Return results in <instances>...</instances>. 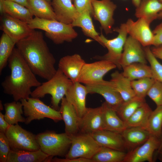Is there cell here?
Returning <instances> with one entry per match:
<instances>
[{"label": "cell", "instance_id": "42", "mask_svg": "<svg viewBox=\"0 0 162 162\" xmlns=\"http://www.w3.org/2000/svg\"><path fill=\"white\" fill-rule=\"evenodd\" d=\"M74 5L79 13L88 10L92 13V0H73Z\"/></svg>", "mask_w": 162, "mask_h": 162}, {"label": "cell", "instance_id": "23", "mask_svg": "<svg viewBox=\"0 0 162 162\" xmlns=\"http://www.w3.org/2000/svg\"><path fill=\"white\" fill-rule=\"evenodd\" d=\"M52 158L40 149L35 151L11 149L7 162H48Z\"/></svg>", "mask_w": 162, "mask_h": 162}, {"label": "cell", "instance_id": "20", "mask_svg": "<svg viewBox=\"0 0 162 162\" xmlns=\"http://www.w3.org/2000/svg\"><path fill=\"white\" fill-rule=\"evenodd\" d=\"M85 63L80 55L75 54L62 58L58 62V68L74 83L78 82L80 72Z\"/></svg>", "mask_w": 162, "mask_h": 162}, {"label": "cell", "instance_id": "36", "mask_svg": "<svg viewBox=\"0 0 162 162\" xmlns=\"http://www.w3.org/2000/svg\"><path fill=\"white\" fill-rule=\"evenodd\" d=\"M16 43L3 32L0 39V74L8 63V58Z\"/></svg>", "mask_w": 162, "mask_h": 162}, {"label": "cell", "instance_id": "49", "mask_svg": "<svg viewBox=\"0 0 162 162\" xmlns=\"http://www.w3.org/2000/svg\"><path fill=\"white\" fill-rule=\"evenodd\" d=\"M132 4L136 8L139 5L141 0H132Z\"/></svg>", "mask_w": 162, "mask_h": 162}, {"label": "cell", "instance_id": "2", "mask_svg": "<svg viewBox=\"0 0 162 162\" xmlns=\"http://www.w3.org/2000/svg\"><path fill=\"white\" fill-rule=\"evenodd\" d=\"M10 70L1 85L4 93L11 95L14 101L28 99L31 88L41 83L38 81L17 49L14 48L8 61Z\"/></svg>", "mask_w": 162, "mask_h": 162}, {"label": "cell", "instance_id": "54", "mask_svg": "<svg viewBox=\"0 0 162 162\" xmlns=\"http://www.w3.org/2000/svg\"><path fill=\"white\" fill-rule=\"evenodd\" d=\"M159 0L161 2H162V0Z\"/></svg>", "mask_w": 162, "mask_h": 162}, {"label": "cell", "instance_id": "16", "mask_svg": "<svg viewBox=\"0 0 162 162\" xmlns=\"http://www.w3.org/2000/svg\"><path fill=\"white\" fill-rule=\"evenodd\" d=\"M130 36L138 41L144 47L153 45L154 35L150 28V24L142 18L134 21L129 19L125 23Z\"/></svg>", "mask_w": 162, "mask_h": 162}, {"label": "cell", "instance_id": "12", "mask_svg": "<svg viewBox=\"0 0 162 162\" xmlns=\"http://www.w3.org/2000/svg\"><path fill=\"white\" fill-rule=\"evenodd\" d=\"M92 14L100 22L102 29L106 34L112 32L114 23L113 17L116 5L111 0H92Z\"/></svg>", "mask_w": 162, "mask_h": 162}, {"label": "cell", "instance_id": "22", "mask_svg": "<svg viewBox=\"0 0 162 162\" xmlns=\"http://www.w3.org/2000/svg\"><path fill=\"white\" fill-rule=\"evenodd\" d=\"M51 5L57 20L66 24H72L78 16L72 0H52Z\"/></svg>", "mask_w": 162, "mask_h": 162}, {"label": "cell", "instance_id": "46", "mask_svg": "<svg viewBox=\"0 0 162 162\" xmlns=\"http://www.w3.org/2000/svg\"><path fill=\"white\" fill-rule=\"evenodd\" d=\"M151 51L156 58L162 60V45L151 48Z\"/></svg>", "mask_w": 162, "mask_h": 162}, {"label": "cell", "instance_id": "52", "mask_svg": "<svg viewBox=\"0 0 162 162\" xmlns=\"http://www.w3.org/2000/svg\"><path fill=\"white\" fill-rule=\"evenodd\" d=\"M0 110L2 111L3 110V106L2 104V101L1 100H0Z\"/></svg>", "mask_w": 162, "mask_h": 162}, {"label": "cell", "instance_id": "34", "mask_svg": "<svg viewBox=\"0 0 162 162\" xmlns=\"http://www.w3.org/2000/svg\"><path fill=\"white\" fill-rule=\"evenodd\" d=\"M127 152L101 147L92 158L93 162H123Z\"/></svg>", "mask_w": 162, "mask_h": 162}, {"label": "cell", "instance_id": "50", "mask_svg": "<svg viewBox=\"0 0 162 162\" xmlns=\"http://www.w3.org/2000/svg\"><path fill=\"white\" fill-rule=\"evenodd\" d=\"M160 153V159L162 161V147L159 150Z\"/></svg>", "mask_w": 162, "mask_h": 162}, {"label": "cell", "instance_id": "47", "mask_svg": "<svg viewBox=\"0 0 162 162\" xmlns=\"http://www.w3.org/2000/svg\"><path fill=\"white\" fill-rule=\"evenodd\" d=\"M18 3L28 8L29 7V0H6Z\"/></svg>", "mask_w": 162, "mask_h": 162}, {"label": "cell", "instance_id": "15", "mask_svg": "<svg viewBox=\"0 0 162 162\" xmlns=\"http://www.w3.org/2000/svg\"><path fill=\"white\" fill-rule=\"evenodd\" d=\"M142 46L138 41L130 36L127 37L119 61L122 68L134 63L147 64V60Z\"/></svg>", "mask_w": 162, "mask_h": 162}, {"label": "cell", "instance_id": "25", "mask_svg": "<svg viewBox=\"0 0 162 162\" xmlns=\"http://www.w3.org/2000/svg\"><path fill=\"white\" fill-rule=\"evenodd\" d=\"M162 11V2L159 0H141L135 10V16L142 18L150 23L157 19L158 14Z\"/></svg>", "mask_w": 162, "mask_h": 162}, {"label": "cell", "instance_id": "38", "mask_svg": "<svg viewBox=\"0 0 162 162\" xmlns=\"http://www.w3.org/2000/svg\"><path fill=\"white\" fill-rule=\"evenodd\" d=\"M155 80L152 78L145 77L131 81V86L136 96L145 98Z\"/></svg>", "mask_w": 162, "mask_h": 162}, {"label": "cell", "instance_id": "31", "mask_svg": "<svg viewBox=\"0 0 162 162\" xmlns=\"http://www.w3.org/2000/svg\"><path fill=\"white\" fill-rule=\"evenodd\" d=\"M123 75L131 81L145 77L153 78L150 66L141 63H134L123 68Z\"/></svg>", "mask_w": 162, "mask_h": 162}, {"label": "cell", "instance_id": "48", "mask_svg": "<svg viewBox=\"0 0 162 162\" xmlns=\"http://www.w3.org/2000/svg\"><path fill=\"white\" fill-rule=\"evenodd\" d=\"M5 0H0V12L1 15L4 14V8Z\"/></svg>", "mask_w": 162, "mask_h": 162}, {"label": "cell", "instance_id": "17", "mask_svg": "<svg viewBox=\"0 0 162 162\" xmlns=\"http://www.w3.org/2000/svg\"><path fill=\"white\" fill-rule=\"evenodd\" d=\"M79 128L80 132L89 134L104 130L102 106L94 108L87 107L80 119Z\"/></svg>", "mask_w": 162, "mask_h": 162}, {"label": "cell", "instance_id": "3", "mask_svg": "<svg viewBox=\"0 0 162 162\" xmlns=\"http://www.w3.org/2000/svg\"><path fill=\"white\" fill-rule=\"evenodd\" d=\"M73 83L58 68L53 76L36 87L32 92L31 96L33 98H40L44 97L47 94H50L51 96V103L52 108L59 110V104Z\"/></svg>", "mask_w": 162, "mask_h": 162}, {"label": "cell", "instance_id": "35", "mask_svg": "<svg viewBox=\"0 0 162 162\" xmlns=\"http://www.w3.org/2000/svg\"><path fill=\"white\" fill-rule=\"evenodd\" d=\"M145 102V98L136 96L128 101H124L116 112L120 118L125 122Z\"/></svg>", "mask_w": 162, "mask_h": 162}, {"label": "cell", "instance_id": "14", "mask_svg": "<svg viewBox=\"0 0 162 162\" xmlns=\"http://www.w3.org/2000/svg\"><path fill=\"white\" fill-rule=\"evenodd\" d=\"M85 86L88 94L97 93L101 95L105 99V102L116 111L124 102L110 80L103 79Z\"/></svg>", "mask_w": 162, "mask_h": 162}, {"label": "cell", "instance_id": "32", "mask_svg": "<svg viewBox=\"0 0 162 162\" xmlns=\"http://www.w3.org/2000/svg\"><path fill=\"white\" fill-rule=\"evenodd\" d=\"M4 14L28 23L33 18V15L29 9L18 3L5 0Z\"/></svg>", "mask_w": 162, "mask_h": 162}, {"label": "cell", "instance_id": "37", "mask_svg": "<svg viewBox=\"0 0 162 162\" xmlns=\"http://www.w3.org/2000/svg\"><path fill=\"white\" fill-rule=\"evenodd\" d=\"M146 129L151 135L162 138V106L152 111Z\"/></svg>", "mask_w": 162, "mask_h": 162}, {"label": "cell", "instance_id": "6", "mask_svg": "<svg viewBox=\"0 0 162 162\" xmlns=\"http://www.w3.org/2000/svg\"><path fill=\"white\" fill-rule=\"evenodd\" d=\"M20 100L23 106L24 114L26 117L25 123L26 124L34 120H40L45 118L56 122L62 120L59 110L47 105L39 98L32 97Z\"/></svg>", "mask_w": 162, "mask_h": 162}, {"label": "cell", "instance_id": "43", "mask_svg": "<svg viewBox=\"0 0 162 162\" xmlns=\"http://www.w3.org/2000/svg\"><path fill=\"white\" fill-rule=\"evenodd\" d=\"M154 35L153 45L158 46L162 45V22L152 32Z\"/></svg>", "mask_w": 162, "mask_h": 162}, {"label": "cell", "instance_id": "27", "mask_svg": "<svg viewBox=\"0 0 162 162\" xmlns=\"http://www.w3.org/2000/svg\"><path fill=\"white\" fill-rule=\"evenodd\" d=\"M110 81L124 101H128L136 96L132 89L131 81L124 76L122 73L116 71L111 75Z\"/></svg>", "mask_w": 162, "mask_h": 162}, {"label": "cell", "instance_id": "44", "mask_svg": "<svg viewBox=\"0 0 162 162\" xmlns=\"http://www.w3.org/2000/svg\"><path fill=\"white\" fill-rule=\"evenodd\" d=\"M51 162H93L91 159L82 158H78L72 159L59 158H52Z\"/></svg>", "mask_w": 162, "mask_h": 162}, {"label": "cell", "instance_id": "11", "mask_svg": "<svg viewBox=\"0 0 162 162\" xmlns=\"http://www.w3.org/2000/svg\"><path fill=\"white\" fill-rule=\"evenodd\" d=\"M162 147V138L151 135L144 143L127 152L123 162L153 161V155Z\"/></svg>", "mask_w": 162, "mask_h": 162}, {"label": "cell", "instance_id": "39", "mask_svg": "<svg viewBox=\"0 0 162 162\" xmlns=\"http://www.w3.org/2000/svg\"><path fill=\"white\" fill-rule=\"evenodd\" d=\"M147 61L150 64L153 78L162 83V64L152 53L149 46L144 48Z\"/></svg>", "mask_w": 162, "mask_h": 162}, {"label": "cell", "instance_id": "18", "mask_svg": "<svg viewBox=\"0 0 162 162\" xmlns=\"http://www.w3.org/2000/svg\"><path fill=\"white\" fill-rule=\"evenodd\" d=\"M88 94L87 88L81 83H73L68 89L65 97L74 108L79 118L80 119L86 112V100Z\"/></svg>", "mask_w": 162, "mask_h": 162}, {"label": "cell", "instance_id": "51", "mask_svg": "<svg viewBox=\"0 0 162 162\" xmlns=\"http://www.w3.org/2000/svg\"><path fill=\"white\" fill-rule=\"evenodd\" d=\"M157 19H162V11L160 12L158 15Z\"/></svg>", "mask_w": 162, "mask_h": 162}, {"label": "cell", "instance_id": "1", "mask_svg": "<svg viewBox=\"0 0 162 162\" xmlns=\"http://www.w3.org/2000/svg\"><path fill=\"white\" fill-rule=\"evenodd\" d=\"M17 49L35 75L48 80L56 73L55 59L41 31H34L16 44Z\"/></svg>", "mask_w": 162, "mask_h": 162}, {"label": "cell", "instance_id": "30", "mask_svg": "<svg viewBox=\"0 0 162 162\" xmlns=\"http://www.w3.org/2000/svg\"><path fill=\"white\" fill-rule=\"evenodd\" d=\"M152 112L151 108L145 102L125 122L127 128L139 127L146 129Z\"/></svg>", "mask_w": 162, "mask_h": 162}, {"label": "cell", "instance_id": "41", "mask_svg": "<svg viewBox=\"0 0 162 162\" xmlns=\"http://www.w3.org/2000/svg\"><path fill=\"white\" fill-rule=\"evenodd\" d=\"M10 150V143L5 134L0 132V162H7Z\"/></svg>", "mask_w": 162, "mask_h": 162}, {"label": "cell", "instance_id": "26", "mask_svg": "<svg viewBox=\"0 0 162 162\" xmlns=\"http://www.w3.org/2000/svg\"><path fill=\"white\" fill-rule=\"evenodd\" d=\"M103 108L104 130L121 133L127 127L125 122L117 114L116 110L106 102Z\"/></svg>", "mask_w": 162, "mask_h": 162}, {"label": "cell", "instance_id": "33", "mask_svg": "<svg viewBox=\"0 0 162 162\" xmlns=\"http://www.w3.org/2000/svg\"><path fill=\"white\" fill-rule=\"evenodd\" d=\"M4 106L5 110L4 118L10 125L17 124L19 122L25 123L26 118L22 115L23 110L21 102L14 101L7 103Z\"/></svg>", "mask_w": 162, "mask_h": 162}, {"label": "cell", "instance_id": "13", "mask_svg": "<svg viewBox=\"0 0 162 162\" xmlns=\"http://www.w3.org/2000/svg\"><path fill=\"white\" fill-rule=\"evenodd\" d=\"M0 28L16 44L29 35L34 30L26 22L6 14L1 15Z\"/></svg>", "mask_w": 162, "mask_h": 162}, {"label": "cell", "instance_id": "8", "mask_svg": "<svg viewBox=\"0 0 162 162\" xmlns=\"http://www.w3.org/2000/svg\"><path fill=\"white\" fill-rule=\"evenodd\" d=\"M113 31L118 33L117 36L114 39H107L102 33L100 35V44L107 48L108 52L102 56L98 57L100 60H106L112 62L120 69L122 68L119 61L128 34L125 23L121 24L119 27L113 28Z\"/></svg>", "mask_w": 162, "mask_h": 162}, {"label": "cell", "instance_id": "9", "mask_svg": "<svg viewBox=\"0 0 162 162\" xmlns=\"http://www.w3.org/2000/svg\"><path fill=\"white\" fill-rule=\"evenodd\" d=\"M5 134L11 149L35 151L40 149L36 135L24 129L18 124L10 125Z\"/></svg>", "mask_w": 162, "mask_h": 162}, {"label": "cell", "instance_id": "28", "mask_svg": "<svg viewBox=\"0 0 162 162\" xmlns=\"http://www.w3.org/2000/svg\"><path fill=\"white\" fill-rule=\"evenodd\" d=\"M91 12L86 10L79 14L71 24L74 27H80L84 34L96 41L100 44V35L94 28L91 17Z\"/></svg>", "mask_w": 162, "mask_h": 162}, {"label": "cell", "instance_id": "5", "mask_svg": "<svg viewBox=\"0 0 162 162\" xmlns=\"http://www.w3.org/2000/svg\"><path fill=\"white\" fill-rule=\"evenodd\" d=\"M36 138L41 150L52 157L65 156L71 145L70 136L65 132L46 131L36 135Z\"/></svg>", "mask_w": 162, "mask_h": 162}, {"label": "cell", "instance_id": "7", "mask_svg": "<svg viewBox=\"0 0 162 162\" xmlns=\"http://www.w3.org/2000/svg\"><path fill=\"white\" fill-rule=\"evenodd\" d=\"M70 136L71 145L65 156L66 158L92 159L101 147L89 134L79 132Z\"/></svg>", "mask_w": 162, "mask_h": 162}, {"label": "cell", "instance_id": "4", "mask_svg": "<svg viewBox=\"0 0 162 162\" xmlns=\"http://www.w3.org/2000/svg\"><path fill=\"white\" fill-rule=\"evenodd\" d=\"M28 23L32 29L45 31L46 36L56 44L70 42L78 35L71 24H65L56 20L35 17Z\"/></svg>", "mask_w": 162, "mask_h": 162}, {"label": "cell", "instance_id": "40", "mask_svg": "<svg viewBox=\"0 0 162 162\" xmlns=\"http://www.w3.org/2000/svg\"><path fill=\"white\" fill-rule=\"evenodd\" d=\"M148 95L157 106H162V83L155 80L148 92Z\"/></svg>", "mask_w": 162, "mask_h": 162}, {"label": "cell", "instance_id": "45", "mask_svg": "<svg viewBox=\"0 0 162 162\" xmlns=\"http://www.w3.org/2000/svg\"><path fill=\"white\" fill-rule=\"evenodd\" d=\"M10 125L4 119V115L0 112V132L5 134Z\"/></svg>", "mask_w": 162, "mask_h": 162}, {"label": "cell", "instance_id": "24", "mask_svg": "<svg viewBox=\"0 0 162 162\" xmlns=\"http://www.w3.org/2000/svg\"><path fill=\"white\" fill-rule=\"evenodd\" d=\"M121 134L127 149V152L144 143L151 135L146 129L139 127L127 128Z\"/></svg>", "mask_w": 162, "mask_h": 162}, {"label": "cell", "instance_id": "10", "mask_svg": "<svg viewBox=\"0 0 162 162\" xmlns=\"http://www.w3.org/2000/svg\"><path fill=\"white\" fill-rule=\"evenodd\" d=\"M116 68L114 64L106 60L86 63L80 72L78 82L86 85L100 81L103 80V77L107 73Z\"/></svg>", "mask_w": 162, "mask_h": 162}, {"label": "cell", "instance_id": "53", "mask_svg": "<svg viewBox=\"0 0 162 162\" xmlns=\"http://www.w3.org/2000/svg\"><path fill=\"white\" fill-rule=\"evenodd\" d=\"M47 1L51 4V0H47Z\"/></svg>", "mask_w": 162, "mask_h": 162}, {"label": "cell", "instance_id": "29", "mask_svg": "<svg viewBox=\"0 0 162 162\" xmlns=\"http://www.w3.org/2000/svg\"><path fill=\"white\" fill-rule=\"evenodd\" d=\"M28 9L35 17L57 20L51 4L47 0H29Z\"/></svg>", "mask_w": 162, "mask_h": 162}, {"label": "cell", "instance_id": "19", "mask_svg": "<svg viewBox=\"0 0 162 162\" xmlns=\"http://www.w3.org/2000/svg\"><path fill=\"white\" fill-rule=\"evenodd\" d=\"M101 147L128 152L121 133L102 130L90 134Z\"/></svg>", "mask_w": 162, "mask_h": 162}, {"label": "cell", "instance_id": "21", "mask_svg": "<svg viewBox=\"0 0 162 162\" xmlns=\"http://www.w3.org/2000/svg\"><path fill=\"white\" fill-rule=\"evenodd\" d=\"M59 110L65 124V133L70 136L80 132V118L73 106L64 97L62 100Z\"/></svg>", "mask_w": 162, "mask_h": 162}]
</instances>
